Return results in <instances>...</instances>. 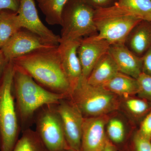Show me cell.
Returning <instances> with one entry per match:
<instances>
[{"mask_svg": "<svg viewBox=\"0 0 151 151\" xmlns=\"http://www.w3.org/2000/svg\"><path fill=\"white\" fill-rule=\"evenodd\" d=\"M58 47L36 50L12 61L15 67L29 75L44 88L69 97L72 90Z\"/></svg>", "mask_w": 151, "mask_h": 151, "instance_id": "1", "label": "cell"}, {"mask_svg": "<svg viewBox=\"0 0 151 151\" xmlns=\"http://www.w3.org/2000/svg\"><path fill=\"white\" fill-rule=\"evenodd\" d=\"M14 67L12 91L22 132L34 124L35 113L41 108L58 104L68 97L48 91L26 73Z\"/></svg>", "mask_w": 151, "mask_h": 151, "instance_id": "2", "label": "cell"}, {"mask_svg": "<svg viewBox=\"0 0 151 151\" xmlns=\"http://www.w3.org/2000/svg\"><path fill=\"white\" fill-rule=\"evenodd\" d=\"M14 71L10 61L0 78V151H12L22 132L12 91Z\"/></svg>", "mask_w": 151, "mask_h": 151, "instance_id": "3", "label": "cell"}, {"mask_svg": "<svg viewBox=\"0 0 151 151\" xmlns=\"http://www.w3.org/2000/svg\"><path fill=\"white\" fill-rule=\"evenodd\" d=\"M141 20L116 3L112 6L97 8L94 21L97 33L93 36L111 45L124 43L131 30Z\"/></svg>", "mask_w": 151, "mask_h": 151, "instance_id": "4", "label": "cell"}, {"mask_svg": "<svg viewBox=\"0 0 151 151\" xmlns=\"http://www.w3.org/2000/svg\"><path fill=\"white\" fill-rule=\"evenodd\" d=\"M69 98L84 118L111 114L120 109L121 97L102 86L89 84L82 76Z\"/></svg>", "mask_w": 151, "mask_h": 151, "instance_id": "5", "label": "cell"}, {"mask_svg": "<svg viewBox=\"0 0 151 151\" xmlns=\"http://www.w3.org/2000/svg\"><path fill=\"white\" fill-rule=\"evenodd\" d=\"M94 11L82 0H68L63 11L60 42L82 39L97 32Z\"/></svg>", "mask_w": 151, "mask_h": 151, "instance_id": "6", "label": "cell"}, {"mask_svg": "<svg viewBox=\"0 0 151 151\" xmlns=\"http://www.w3.org/2000/svg\"><path fill=\"white\" fill-rule=\"evenodd\" d=\"M56 105H44L38 110L34 121L35 131L50 151H66L69 147Z\"/></svg>", "mask_w": 151, "mask_h": 151, "instance_id": "7", "label": "cell"}, {"mask_svg": "<svg viewBox=\"0 0 151 151\" xmlns=\"http://www.w3.org/2000/svg\"><path fill=\"white\" fill-rule=\"evenodd\" d=\"M62 122L65 138L70 148L80 151L84 117L69 97L63 98L56 105Z\"/></svg>", "mask_w": 151, "mask_h": 151, "instance_id": "8", "label": "cell"}, {"mask_svg": "<svg viewBox=\"0 0 151 151\" xmlns=\"http://www.w3.org/2000/svg\"><path fill=\"white\" fill-rule=\"evenodd\" d=\"M58 45L25 29L22 28L0 49L7 60L10 61L32 52L56 48Z\"/></svg>", "mask_w": 151, "mask_h": 151, "instance_id": "9", "label": "cell"}, {"mask_svg": "<svg viewBox=\"0 0 151 151\" xmlns=\"http://www.w3.org/2000/svg\"><path fill=\"white\" fill-rule=\"evenodd\" d=\"M110 116L84 118L80 151H100L104 148L108 140L106 127Z\"/></svg>", "mask_w": 151, "mask_h": 151, "instance_id": "10", "label": "cell"}, {"mask_svg": "<svg viewBox=\"0 0 151 151\" xmlns=\"http://www.w3.org/2000/svg\"><path fill=\"white\" fill-rule=\"evenodd\" d=\"M17 13L22 28L35 33L46 40L59 45L60 36L54 34L41 21L34 0H19Z\"/></svg>", "mask_w": 151, "mask_h": 151, "instance_id": "11", "label": "cell"}, {"mask_svg": "<svg viewBox=\"0 0 151 151\" xmlns=\"http://www.w3.org/2000/svg\"><path fill=\"white\" fill-rule=\"evenodd\" d=\"M111 44L92 35L82 39L77 53L82 69V77L87 79L94 65L109 50Z\"/></svg>", "mask_w": 151, "mask_h": 151, "instance_id": "12", "label": "cell"}, {"mask_svg": "<svg viewBox=\"0 0 151 151\" xmlns=\"http://www.w3.org/2000/svg\"><path fill=\"white\" fill-rule=\"evenodd\" d=\"M82 39L61 42L58 47L63 67L72 91L82 76V69L77 53Z\"/></svg>", "mask_w": 151, "mask_h": 151, "instance_id": "13", "label": "cell"}, {"mask_svg": "<svg viewBox=\"0 0 151 151\" xmlns=\"http://www.w3.org/2000/svg\"><path fill=\"white\" fill-rule=\"evenodd\" d=\"M108 52L114 60L119 72L137 78L142 72V58L137 56L124 43L111 44Z\"/></svg>", "mask_w": 151, "mask_h": 151, "instance_id": "14", "label": "cell"}, {"mask_svg": "<svg viewBox=\"0 0 151 151\" xmlns=\"http://www.w3.org/2000/svg\"><path fill=\"white\" fill-rule=\"evenodd\" d=\"M124 44L134 54L142 57L151 47V22H139L131 30Z\"/></svg>", "mask_w": 151, "mask_h": 151, "instance_id": "15", "label": "cell"}, {"mask_svg": "<svg viewBox=\"0 0 151 151\" xmlns=\"http://www.w3.org/2000/svg\"><path fill=\"white\" fill-rule=\"evenodd\" d=\"M119 72L118 66L108 52L94 65L87 82L93 86H102Z\"/></svg>", "mask_w": 151, "mask_h": 151, "instance_id": "16", "label": "cell"}, {"mask_svg": "<svg viewBox=\"0 0 151 151\" xmlns=\"http://www.w3.org/2000/svg\"><path fill=\"white\" fill-rule=\"evenodd\" d=\"M102 86L121 98L134 96L138 92L137 78L120 72Z\"/></svg>", "mask_w": 151, "mask_h": 151, "instance_id": "17", "label": "cell"}, {"mask_svg": "<svg viewBox=\"0 0 151 151\" xmlns=\"http://www.w3.org/2000/svg\"><path fill=\"white\" fill-rule=\"evenodd\" d=\"M22 28L17 12L4 10L0 13V49Z\"/></svg>", "mask_w": 151, "mask_h": 151, "instance_id": "18", "label": "cell"}, {"mask_svg": "<svg viewBox=\"0 0 151 151\" xmlns=\"http://www.w3.org/2000/svg\"><path fill=\"white\" fill-rule=\"evenodd\" d=\"M121 108L132 119L142 121L151 111V104L143 98L132 96L121 98Z\"/></svg>", "mask_w": 151, "mask_h": 151, "instance_id": "19", "label": "cell"}, {"mask_svg": "<svg viewBox=\"0 0 151 151\" xmlns=\"http://www.w3.org/2000/svg\"><path fill=\"white\" fill-rule=\"evenodd\" d=\"M68 0H37L45 16V21L52 25H61L63 11Z\"/></svg>", "mask_w": 151, "mask_h": 151, "instance_id": "20", "label": "cell"}, {"mask_svg": "<svg viewBox=\"0 0 151 151\" xmlns=\"http://www.w3.org/2000/svg\"><path fill=\"white\" fill-rule=\"evenodd\" d=\"M12 151H50L35 131L30 128L22 132Z\"/></svg>", "mask_w": 151, "mask_h": 151, "instance_id": "21", "label": "cell"}, {"mask_svg": "<svg viewBox=\"0 0 151 151\" xmlns=\"http://www.w3.org/2000/svg\"><path fill=\"white\" fill-rule=\"evenodd\" d=\"M115 3L136 17L151 22V0H118Z\"/></svg>", "mask_w": 151, "mask_h": 151, "instance_id": "22", "label": "cell"}, {"mask_svg": "<svg viewBox=\"0 0 151 151\" xmlns=\"http://www.w3.org/2000/svg\"><path fill=\"white\" fill-rule=\"evenodd\" d=\"M106 132L108 139L114 145L122 144L127 136L126 124L121 118L111 116L106 124Z\"/></svg>", "mask_w": 151, "mask_h": 151, "instance_id": "23", "label": "cell"}, {"mask_svg": "<svg viewBox=\"0 0 151 151\" xmlns=\"http://www.w3.org/2000/svg\"><path fill=\"white\" fill-rule=\"evenodd\" d=\"M137 80L138 97L145 99L151 104V75L142 72Z\"/></svg>", "mask_w": 151, "mask_h": 151, "instance_id": "24", "label": "cell"}, {"mask_svg": "<svg viewBox=\"0 0 151 151\" xmlns=\"http://www.w3.org/2000/svg\"><path fill=\"white\" fill-rule=\"evenodd\" d=\"M131 145V151H151V141L143 138L137 131L133 135Z\"/></svg>", "mask_w": 151, "mask_h": 151, "instance_id": "25", "label": "cell"}, {"mask_svg": "<svg viewBox=\"0 0 151 151\" xmlns=\"http://www.w3.org/2000/svg\"><path fill=\"white\" fill-rule=\"evenodd\" d=\"M137 132L143 138L151 141V111L141 121Z\"/></svg>", "mask_w": 151, "mask_h": 151, "instance_id": "26", "label": "cell"}, {"mask_svg": "<svg viewBox=\"0 0 151 151\" xmlns=\"http://www.w3.org/2000/svg\"><path fill=\"white\" fill-rule=\"evenodd\" d=\"M19 6V0H0V13L4 10L17 12Z\"/></svg>", "mask_w": 151, "mask_h": 151, "instance_id": "27", "label": "cell"}, {"mask_svg": "<svg viewBox=\"0 0 151 151\" xmlns=\"http://www.w3.org/2000/svg\"><path fill=\"white\" fill-rule=\"evenodd\" d=\"M142 72L151 75V47L142 57Z\"/></svg>", "mask_w": 151, "mask_h": 151, "instance_id": "28", "label": "cell"}, {"mask_svg": "<svg viewBox=\"0 0 151 151\" xmlns=\"http://www.w3.org/2000/svg\"><path fill=\"white\" fill-rule=\"evenodd\" d=\"M88 5L96 6V8L108 6V5L111 0H82Z\"/></svg>", "mask_w": 151, "mask_h": 151, "instance_id": "29", "label": "cell"}, {"mask_svg": "<svg viewBox=\"0 0 151 151\" xmlns=\"http://www.w3.org/2000/svg\"><path fill=\"white\" fill-rule=\"evenodd\" d=\"M9 62L6 58L1 50L0 49V78L2 76L6 67Z\"/></svg>", "mask_w": 151, "mask_h": 151, "instance_id": "30", "label": "cell"}, {"mask_svg": "<svg viewBox=\"0 0 151 151\" xmlns=\"http://www.w3.org/2000/svg\"><path fill=\"white\" fill-rule=\"evenodd\" d=\"M100 151H117L115 146L109 139L104 148Z\"/></svg>", "mask_w": 151, "mask_h": 151, "instance_id": "31", "label": "cell"}, {"mask_svg": "<svg viewBox=\"0 0 151 151\" xmlns=\"http://www.w3.org/2000/svg\"><path fill=\"white\" fill-rule=\"evenodd\" d=\"M66 151H77V150H73V149H71L70 148H69V149H68Z\"/></svg>", "mask_w": 151, "mask_h": 151, "instance_id": "32", "label": "cell"}]
</instances>
